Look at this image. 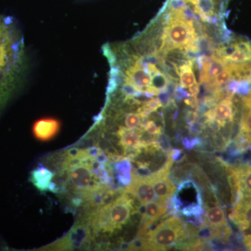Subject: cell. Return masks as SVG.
Wrapping results in <instances>:
<instances>
[{
	"label": "cell",
	"instance_id": "cell-1",
	"mask_svg": "<svg viewBox=\"0 0 251 251\" xmlns=\"http://www.w3.org/2000/svg\"><path fill=\"white\" fill-rule=\"evenodd\" d=\"M186 225L181 219L176 217L160 223L148 234L146 239V250L165 251L175 246L182 248L185 244L194 240Z\"/></svg>",
	"mask_w": 251,
	"mask_h": 251
},
{
	"label": "cell",
	"instance_id": "cell-2",
	"mask_svg": "<svg viewBox=\"0 0 251 251\" xmlns=\"http://www.w3.org/2000/svg\"><path fill=\"white\" fill-rule=\"evenodd\" d=\"M132 209L131 200L123 195L94 212L91 224L97 230L113 232L128 222Z\"/></svg>",
	"mask_w": 251,
	"mask_h": 251
},
{
	"label": "cell",
	"instance_id": "cell-3",
	"mask_svg": "<svg viewBox=\"0 0 251 251\" xmlns=\"http://www.w3.org/2000/svg\"><path fill=\"white\" fill-rule=\"evenodd\" d=\"M94 158L76 162L66 168L67 171L68 181L74 189L86 193L91 188L97 186L94 184V171L92 168Z\"/></svg>",
	"mask_w": 251,
	"mask_h": 251
},
{
	"label": "cell",
	"instance_id": "cell-4",
	"mask_svg": "<svg viewBox=\"0 0 251 251\" xmlns=\"http://www.w3.org/2000/svg\"><path fill=\"white\" fill-rule=\"evenodd\" d=\"M173 161L168 153V160L161 169L150 175L152 181L153 189L156 193L157 201L168 202L173 197L176 187L170 179V170L173 165Z\"/></svg>",
	"mask_w": 251,
	"mask_h": 251
},
{
	"label": "cell",
	"instance_id": "cell-5",
	"mask_svg": "<svg viewBox=\"0 0 251 251\" xmlns=\"http://www.w3.org/2000/svg\"><path fill=\"white\" fill-rule=\"evenodd\" d=\"M143 205L157 201L152 181L150 176H140L132 171V179L126 188Z\"/></svg>",
	"mask_w": 251,
	"mask_h": 251
},
{
	"label": "cell",
	"instance_id": "cell-6",
	"mask_svg": "<svg viewBox=\"0 0 251 251\" xmlns=\"http://www.w3.org/2000/svg\"><path fill=\"white\" fill-rule=\"evenodd\" d=\"M61 130V122L52 117H44L34 122L32 133L34 138L40 142L51 141L59 134Z\"/></svg>",
	"mask_w": 251,
	"mask_h": 251
},
{
	"label": "cell",
	"instance_id": "cell-7",
	"mask_svg": "<svg viewBox=\"0 0 251 251\" xmlns=\"http://www.w3.org/2000/svg\"><path fill=\"white\" fill-rule=\"evenodd\" d=\"M203 226L210 229L211 238L216 237L221 232L229 228L224 209L220 206H213L206 210Z\"/></svg>",
	"mask_w": 251,
	"mask_h": 251
},
{
	"label": "cell",
	"instance_id": "cell-8",
	"mask_svg": "<svg viewBox=\"0 0 251 251\" xmlns=\"http://www.w3.org/2000/svg\"><path fill=\"white\" fill-rule=\"evenodd\" d=\"M168 202L152 201L145 204V211L141 221V229L139 234H144L150 226L159 219L168 210Z\"/></svg>",
	"mask_w": 251,
	"mask_h": 251
},
{
	"label": "cell",
	"instance_id": "cell-9",
	"mask_svg": "<svg viewBox=\"0 0 251 251\" xmlns=\"http://www.w3.org/2000/svg\"><path fill=\"white\" fill-rule=\"evenodd\" d=\"M142 133L140 128L128 129L124 126H120L117 131L122 147L128 151L145 148L147 144L141 140Z\"/></svg>",
	"mask_w": 251,
	"mask_h": 251
},
{
	"label": "cell",
	"instance_id": "cell-10",
	"mask_svg": "<svg viewBox=\"0 0 251 251\" xmlns=\"http://www.w3.org/2000/svg\"><path fill=\"white\" fill-rule=\"evenodd\" d=\"M53 177L54 173L52 171L46 167L39 166L31 171L30 181L41 192H45L50 190L53 191L54 184L52 182Z\"/></svg>",
	"mask_w": 251,
	"mask_h": 251
},
{
	"label": "cell",
	"instance_id": "cell-11",
	"mask_svg": "<svg viewBox=\"0 0 251 251\" xmlns=\"http://www.w3.org/2000/svg\"><path fill=\"white\" fill-rule=\"evenodd\" d=\"M90 231L85 226H78L74 227L66 239L61 243V248H78L82 247L89 240Z\"/></svg>",
	"mask_w": 251,
	"mask_h": 251
},
{
	"label": "cell",
	"instance_id": "cell-12",
	"mask_svg": "<svg viewBox=\"0 0 251 251\" xmlns=\"http://www.w3.org/2000/svg\"><path fill=\"white\" fill-rule=\"evenodd\" d=\"M179 85L183 88L189 89L193 85H196V76L193 70L192 59H188L178 67Z\"/></svg>",
	"mask_w": 251,
	"mask_h": 251
},
{
	"label": "cell",
	"instance_id": "cell-13",
	"mask_svg": "<svg viewBox=\"0 0 251 251\" xmlns=\"http://www.w3.org/2000/svg\"><path fill=\"white\" fill-rule=\"evenodd\" d=\"M239 186L243 196H251V165H242L236 167Z\"/></svg>",
	"mask_w": 251,
	"mask_h": 251
},
{
	"label": "cell",
	"instance_id": "cell-14",
	"mask_svg": "<svg viewBox=\"0 0 251 251\" xmlns=\"http://www.w3.org/2000/svg\"><path fill=\"white\" fill-rule=\"evenodd\" d=\"M115 171L119 182L127 186L132 179V166L128 159H124L115 165Z\"/></svg>",
	"mask_w": 251,
	"mask_h": 251
},
{
	"label": "cell",
	"instance_id": "cell-15",
	"mask_svg": "<svg viewBox=\"0 0 251 251\" xmlns=\"http://www.w3.org/2000/svg\"><path fill=\"white\" fill-rule=\"evenodd\" d=\"M122 122L124 126H122L125 127L128 129H137L139 128L143 122V119L140 116V114L136 112H128L123 115Z\"/></svg>",
	"mask_w": 251,
	"mask_h": 251
},
{
	"label": "cell",
	"instance_id": "cell-16",
	"mask_svg": "<svg viewBox=\"0 0 251 251\" xmlns=\"http://www.w3.org/2000/svg\"><path fill=\"white\" fill-rule=\"evenodd\" d=\"M140 129L143 131L147 132L148 134L158 136L162 134V128L161 126H158L153 120H147L142 122L141 125L139 127Z\"/></svg>",
	"mask_w": 251,
	"mask_h": 251
},
{
	"label": "cell",
	"instance_id": "cell-17",
	"mask_svg": "<svg viewBox=\"0 0 251 251\" xmlns=\"http://www.w3.org/2000/svg\"><path fill=\"white\" fill-rule=\"evenodd\" d=\"M168 155L171 157L173 161L176 162L182 161L185 158L184 153L181 150H178V149H173L168 153Z\"/></svg>",
	"mask_w": 251,
	"mask_h": 251
},
{
	"label": "cell",
	"instance_id": "cell-18",
	"mask_svg": "<svg viewBox=\"0 0 251 251\" xmlns=\"http://www.w3.org/2000/svg\"><path fill=\"white\" fill-rule=\"evenodd\" d=\"M201 141L198 138H193V139H188V138H185L182 140V144L184 148L188 149V150H191L194 148L196 145L200 144Z\"/></svg>",
	"mask_w": 251,
	"mask_h": 251
}]
</instances>
